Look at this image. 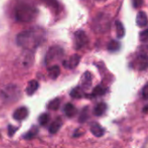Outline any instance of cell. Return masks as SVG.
<instances>
[{"instance_id":"6da1fadb","label":"cell","mask_w":148,"mask_h":148,"mask_svg":"<svg viewBox=\"0 0 148 148\" xmlns=\"http://www.w3.org/2000/svg\"><path fill=\"white\" fill-rule=\"evenodd\" d=\"M45 32L41 29H30L20 32L16 36V43L25 50L34 51L45 41Z\"/></svg>"},{"instance_id":"7a4b0ae2","label":"cell","mask_w":148,"mask_h":148,"mask_svg":"<svg viewBox=\"0 0 148 148\" xmlns=\"http://www.w3.org/2000/svg\"><path fill=\"white\" fill-rule=\"evenodd\" d=\"M37 13V8L29 2H20L14 9L15 18L20 23L32 22L36 17Z\"/></svg>"},{"instance_id":"3957f363","label":"cell","mask_w":148,"mask_h":148,"mask_svg":"<svg viewBox=\"0 0 148 148\" xmlns=\"http://www.w3.org/2000/svg\"><path fill=\"white\" fill-rule=\"evenodd\" d=\"M21 96V89L16 85H8L1 92V97L6 103H12L18 101Z\"/></svg>"},{"instance_id":"277c9868","label":"cell","mask_w":148,"mask_h":148,"mask_svg":"<svg viewBox=\"0 0 148 148\" xmlns=\"http://www.w3.org/2000/svg\"><path fill=\"white\" fill-rule=\"evenodd\" d=\"M93 26L95 31H98L101 33L108 31L110 26V21H109L108 16L105 14L98 15L94 20Z\"/></svg>"},{"instance_id":"5b68a950","label":"cell","mask_w":148,"mask_h":148,"mask_svg":"<svg viewBox=\"0 0 148 148\" xmlns=\"http://www.w3.org/2000/svg\"><path fill=\"white\" fill-rule=\"evenodd\" d=\"M63 55H64V52L61 47L53 46L47 52V55L45 57V63L47 65H50L53 62L61 60L63 57Z\"/></svg>"},{"instance_id":"8992f818","label":"cell","mask_w":148,"mask_h":148,"mask_svg":"<svg viewBox=\"0 0 148 148\" xmlns=\"http://www.w3.org/2000/svg\"><path fill=\"white\" fill-rule=\"evenodd\" d=\"M74 42H75V49H81L88 43V38L83 30H77L75 33Z\"/></svg>"},{"instance_id":"52a82bcc","label":"cell","mask_w":148,"mask_h":148,"mask_svg":"<svg viewBox=\"0 0 148 148\" xmlns=\"http://www.w3.org/2000/svg\"><path fill=\"white\" fill-rule=\"evenodd\" d=\"M24 51L25 52L20 56V66L24 69H28L33 63L34 54H33V51H30V50L24 49Z\"/></svg>"},{"instance_id":"ba28073f","label":"cell","mask_w":148,"mask_h":148,"mask_svg":"<svg viewBox=\"0 0 148 148\" xmlns=\"http://www.w3.org/2000/svg\"><path fill=\"white\" fill-rule=\"evenodd\" d=\"M80 61H81V56L77 54H75L72 56H70V58L69 60L63 62V66L67 69H73L78 66Z\"/></svg>"},{"instance_id":"9c48e42d","label":"cell","mask_w":148,"mask_h":148,"mask_svg":"<svg viewBox=\"0 0 148 148\" xmlns=\"http://www.w3.org/2000/svg\"><path fill=\"white\" fill-rule=\"evenodd\" d=\"M92 85V75L90 74V72L87 71L83 74V75L82 76V80H81V87L84 89L87 90Z\"/></svg>"},{"instance_id":"30bf717a","label":"cell","mask_w":148,"mask_h":148,"mask_svg":"<svg viewBox=\"0 0 148 148\" xmlns=\"http://www.w3.org/2000/svg\"><path fill=\"white\" fill-rule=\"evenodd\" d=\"M90 132L94 136H95L97 138H100V137H102L104 135L105 129L100 124H98L96 122H94L90 126Z\"/></svg>"},{"instance_id":"8fae6325","label":"cell","mask_w":148,"mask_h":148,"mask_svg":"<svg viewBox=\"0 0 148 148\" xmlns=\"http://www.w3.org/2000/svg\"><path fill=\"white\" fill-rule=\"evenodd\" d=\"M136 23L139 27L143 28L146 27L148 24V17L147 13L145 11H140L138 12L136 16Z\"/></svg>"},{"instance_id":"7c38bea8","label":"cell","mask_w":148,"mask_h":148,"mask_svg":"<svg viewBox=\"0 0 148 148\" xmlns=\"http://www.w3.org/2000/svg\"><path fill=\"white\" fill-rule=\"evenodd\" d=\"M27 116H28V109L24 107L17 108L13 114V118L16 121H23Z\"/></svg>"},{"instance_id":"4fadbf2b","label":"cell","mask_w":148,"mask_h":148,"mask_svg":"<svg viewBox=\"0 0 148 148\" xmlns=\"http://www.w3.org/2000/svg\"><path fill=\"white\" fill-rule=\"evenodd\" d=\"M64 113H65L67 117L73 118L77 114L78 110L76 109V108L72 103H67L64 107Z\"/></svg>"},{"instance_id":"5bb4252c","label":"cell","mask_w":148,"mask_h":148,"mask_svg":"<svg viewBox=\"0 0 148 148\" xmlns=\"http://www.w3.org/2000/svg\"><path fill=\"white\" fill-rule=\"evenodd\" d=\"M106 110H107V104L105 102H100L95 107L93 113H94V115L100 117L105 114Z\"/></svg>"},{"instance_id":"9a60e30c","label":"cell","mask_w":148,"mask_h":148,"mask_svg":"<svg viewBox=\"0 0 148 148\" xmlns=\"http://www.w3.org/2000/svg\"><path fill=\"white\" fill-rule=\"evenodd\" d=\"M70 95H71V97H73L75 99H81V98L85 97L86 94L84 92V89L81 86H78V87L75 88L74 89H72Z\"/></svg>"},{"instance_id":"2e32d148","label":"cell","mask_w":148,"mask_h":148,"mask_svg":"<svg viewBox=\"0 0 148 148\" xmlns=\"http://www.w3.org/2000/svg\"><path fill=\"white\" fill-rule=\"evenodd\" d=\"M62 125V120H61L60 118H57V119H56L55 121H53V122L51 123V125L49 126V133L52 134H56V133L60 130Z\"/></svg>"},{"instance_id":"e0dca14e","label":"cell","mask_w":148,"mask_h":148,"mask_svg":"<svg viewBox=\"0 0 148 148\" xmlns=\"http://www.w3.org/2000/svg\"><path fill=\"white\" fill-rule=\"evenodd\" d=\"M115 29H116V36L118 38H122L124 37V36L126 35V30H125V27L122 24L121 22L120 21H116L115 22Z\"/></svg>"},{"instance_id":"ac0fdd59","label":"cell","mask_w":148,"mask_h":148,"mask_svg":"<svg viewBox=\"0 0 148 148\" xmlns=\"http://www.w3.org/2000/svg\"><path fill=\"white\" fill-rule=\"evenodd\" d=\"M38 87H39V83H38L36 81H35V80L30 81V82L28 83V86H27V88H26L27 94H28L29 95H33V94L37 90Z\"/></svg>"},{"instance_id":"d6986e66","label":"cell","mask_w":148,"mask_h":148,"mask_svg":"<svg viewBox=\"0 0 148 148\" xmlns=\"http://www.w3.org/2000/svg\"><path fill=\"white\" fill-rule=\"evenodd\" d=\"M138 56L148 61V44L141 45L138 49Z\"/></svg>"},{"instance_id":"ffe728a7","label":"cell","mask_w":148,"mask_h":148,"mask_svg":"<svg viewBox=\"0 0 148 148\" xmlns=\"http://www.w3.org/2000/svg\"><path fill=\"white\" fill-rule=\"evenodd\" d=\"M120 49H121V43L116 40H111L108 43V51L116 52V51L120 50Z\"/></svg>"},{"instance_id":"44dd1931","label":"cell","mask_w":148,"mask_h":148,"mask_svg":"<svg viewBox=\"0 0 148 148\" xmlns=\"http://www.w3.org/2000/svg\"><path fill=\"white\" fill-rule=\"evenodd\" d=\"M49 75L52 79H56L60 75V68L57 65H52L49 68Z\"/></svg>"},{"instance_id":"7402d4cb","label":"cell","mask_w":148,"mask_h":148,"mask_svg":"<svg viewBox=\"0 0 148 148\" xmlns=\"http://www.w3.org/2000/svg\"><path fill=\"white\" fill-rule=\"evenodd\" d=\"M106 92H107V88H104L101 85H98V86H96L94 88L93 93H92V95L93 96H101V95H105Z\"/></svg>"},{"instance_id":"603a6c76","label":"cell","mask_w":148,"mask_h":148,"mask_svg":"<svg viewBox=\"0 0 148 148\" xmlns=\"http://www.w3.org/2000/svg\"><path fill=\"white\" fill-rule=\"evenodd\" d=\"M60 100L59 99H55L53 101H51L49 105H48V108L51 110H57L60 107Z\"/></svg>"},{"instance_id":"cb8c5ba5","label":"cell","mask_w":148,"mask_h":148,"mask_svg":"<svg viewBox=\"0 0 148 148\" xmlns=\"http://www.w3.org/2000/svg\"><path fill=\"white\" fill-rule=\"evenodd\" d=\"M49 121V115L48 114H43L39 118V122L42 126H46Z\"/></svg>"},{"instance_id":"d4e9b609","label":"cell","mask_w":148,"mask_h":148,"mask_svg":"<svg viewBox=\"0 0 148 148\" xmlns=\"http://www.w3.org/2000/svg\"><path fill=\"white\" fill-rule=\"evenodd\" d=\"M140 40L142 42H148V29L143 30L140 34Z\"/></svg>"},{"instance_id":"484cf974","label":"cell","mask_w":148,"mask_h":148,"mask_svg":"<svg viewBox=\"0 0 148 148\" xmlns=\"http://www.w3.org/2000/svg\"><path fill=\"white\" fill-rule=\"evenodd\" d=\"M88 108H85L83 110H82V114H81V115H80V118H79V120H80V122H84L87 119H88Z\"/></svg>"},{"instance_id":"4316f807","label":"cell","mask_w":148,"mask_h":148,"mask_svg":"<svg viewBox=\"0 0 148 148\" xmlns=\"http://www.w3.org/2000/svg\"><path fill=\"white\" fill-rule=\"evenodd\" d=\"M142 97L145 100H148V83L144 86V88H142V92H141Z\"/></svg>"},{"instance_id":"83f0119b","label":"cell","mask_w":148,"mask_h":148,"mask_svg":"<svg viewBox=\"0 0 148 148\" xmlns=\"http://www.w3.org/2000/svg\"><path fill=\"white\" fill-rule=\"evenodd\" d=\"M133 1V5L134 8L138 9L140 8L143 5V0H132Z\"/></svg>"},{"instance_id":"f1b7e54d","label":"cell","mask_w":148,"mask_h":148,"mask_svg":"<svg viewBox=\"0 0 148 148\" xmlns=\"http://www.w3.org/2000/svg\"><path fill=\"white\" fill-rule=\"evenodd\" d=\"M95 1H99V2H105L107 0H95Z\"/></svg>"}]
</instances>
